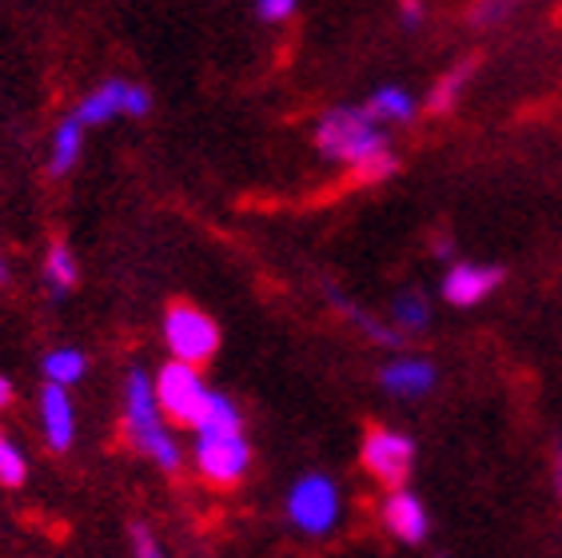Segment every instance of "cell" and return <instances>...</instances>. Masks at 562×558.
<instances>
[{
    "label": "cell",
    "mask_w": 562,
    "mask_h": 558,
    "mask_svg": "<svg viewBox=\"0 0 562 558\" xmlns=\"http://www.w3.org/2000/svg\"><path fill=\"white\" fill-rule=\"evenodd\" d=\"M156 399H160L164 415L172 423H184L192 431L204 427H244V415L224 391H212L207 379L200 376V367L184 364V359H168L156 371Z\"/></svg>",
    "instance_id": "obj_1"
},
{
    "label": "cell",
    "mask_w": 562,
    "mask_h": 558,
    "mask_svg": "<svg viewBox=\"0 0 562 558\" xmlns=\"http://www.w3.org/2000/svg\"><path fill=\"white\" fill-rule=\"evenodd\" d=\"M120 415H124V435L144 459H151L168 475L184 467V451H180L176 435L168 431V415H164L160 399H156V383L140 367H132L124 376V411Z\"/></svg>",
    "instance_id": "obj_2"
},
{
    "label": "cell",
    "mask_w": 562,
    "mask_h": 558,
    "mask_svg": "<svg viewBox=\"0 0 562 558\" xmlns=\"http://www.w3.org/2000/svg\"><path fill=\"white\" fill-rule=\"evenodd\" d=\"M315 148L324 152L327 160L356 168L379 152H387V136L368 108H331L315 124Z\"/></svg>",
    "instance_id": "obj_3"
},
{
    "label": "cell",
    "mask_w": 562,
    "mask_h": 558,
    "mask_svg": "<svg viewBox=\"0 0 562 558\" xmlns=\"http://www.w3.org/2000/svg\"><path fill=\"white\" fill-rule=\"evenodd\" d=\"M195 471L212 487H236L251 471V447L244 439V427H204L195 431L192 447Z\"/></svg>",
    "instance_id": "obj_4"
},
{
    "label": "cell",
    "mask_w": 562,
    "mask_h": 558,
    "mask_svg": "<svg viewBox=\"0 0 562 558\" xmlns=\"http://www.w3.org/2000/svg\"><path fill=\"white\" fill-rule=\"evenodd\" d=\"M288 523L295 531H303L307 538H324L339 526L344 515V503H339V487L327 479V475H303L295 479V487L288 491Z\"/></svg>",
    "instance_id": "obj_5"
},
{
    "label": "cell",
    "mask_w": 562,
    "mask_h": 558,
    "mask_svg": "<svg viewBox=\"0 0 562 558\" xmlns=\"http://www.w3.org/2000/svg\"><path fill=\"white\" fill-rule=\"evenodd\" d=\"M164 344L172 351V359L204 367L212 355L220 351V327L207 312H200L195 303H172L164 312Z\"/></svg>",
    "instance_id": "obj_6"
},
{
    "label": "cell",
    "mask_w": 562,
    "mask_h": 558,
    "mask_svg": "<svg viewBox=\"0 0 562 558\" xmlns=\"http://www.w3.org/2000/svg\"><path fill=\"white\" fill-rule=\"evenodd\" d=\"M363 471L375 479L379 487H403L412 479L415 467V443L395 427H371L359 447Z\"/></svg>",
    "instance_id": "obj_7"
},
{
    "label": "cell",
    "mask_w": 562,
    "mask_h": 558,
    "mask_svg": "<svg viewBox=\"0 0 562 558\" xmlns=\"http://www.w3.org/2000/svg\"><path fill=\"white\" fill-rule=\"evenodd\" d=\"M151 97L144 85H132V80H104L100 88H92L80 104H76V116L85 120V129H97V124H109L116 116H148Z\"/></svg>",
    "instance_id": "obj_8"
},
{
    "label": "cell",
    "mask_w": 562,
    "mask_h": 558,
    "mask_svg": "<svg viewBox=\"0 0 562 558\" xmlns=\"http://www.w3.org/2000/svg\"><path fill=\"white\" fill-rule=\"evenodd\" d=\"M379 518H383V526H387L400 543H407V547H419V543H427V535H431V515H427L423 499L412 491H403V487H391L383 506H379Z\"/></svg>",
    "instance_id": "obj_9"
},
{
    "label": "cell",
    "mask_w": 562,
    "mask_h": 558,
    "mask_svg": "<svg viewBox=\"0 0 562 558\" xmlns=\"http://www.w3.org/2000/svg\"><path fill=\"white\" fill-rule=\"evenodd\" d=\"M498 283H503V268L459 259L443 276V300L451 303V308H475V303H483L487 295H495Z\"/></svg>",
    "instance_id": "obj_10"
},
{
    "label": "cell",
    "mask_w": 562,
    "mask_h": 558,
    "mask_svg": "<svg viewBox=\"0 0 562 558\" xmlns=\"http://www.w3.org/2000/svg\"><path fill=\"white\" fill-rule=\"evenodd\" d=\"M379 383H383L387 395L419 399V395H427V391H435L439 371H435V364L423 359V355H400V359H391V364L379 371Z\"/></svg>",
    "instance_id": "obj_11"
},
{
    "label": "cell",
    "mask_w": 562,
    "mask_h": 558,
    "mask_svg": "<svg viewBox=\"0 0 562 558\" xmlns=\"http://www.w3.org/2000/svg\"><path fill=\"white\" fill-rule=\"evenodd\" d=\"M41 423H44V443H48L56 455H65L76 443V408H72V399H68V387L44 383Z\"/></svg>",
    "instance_id": "obj_12"
},
{
    "label": "cell",
    "mask_w": 562,
    "mask_h": 558,
    "mask_svg": "<svg viewBox=\"0 0 562 558\" xmlns=\"http://www.w3.org/2000/svg\"><path fill=\"white\" fill-rule=\"evenodd\" d=\"M80 152H85V120L68 116L56 124L53 132V148H48V172L53 176H65L76 168V160H80Z\"/></svg>",
    "instance_id": "obj_13"
},
{
    "label": "cell",
    "mask_w": 562,
    "mask_h": 558,
    "mask_svg": "<svg viewBox=\"0 0 562 558\" xmlns=\"http://www.w3.org/2000/svg\"><path fill=\"white\" fill-rule=\"evenodd\" d=\"M363 108H368L379 124H407V120H415V112H419V100L400 85H379Z\"/></svg>",
    "instance_id": "obj_14"
},
{
    "label": "cell",
    "mask_w": 562,
    "mask_h": 558,
    "mask_svg": "<svg viewBox=\"0 0 562 558\" xmlns=\"http://www.w3.org/2000/svg\"><path fill=\"white\" fill-rule=\"evenodd\" d=\"M471 72H475V60H459L451 72L439 76L431 88V97H427V108H431V112H451V108L463 100L467 85H471Z\"/></svg>",
    "instance_id": "obj_15"
},
{
    "label": "cell",
    "mask_w": 562,
    "mask_h": 558,
    "mask_svg": "<svg viewBox=\"0 0 562 558\" xmlns=\"http://www.w3.org/2000/svg\"><path fill=\"white\" fill-rule=\"evenodd\" d=\"M85 371H88V359H85V351H76V347H56V351L44 355V379H48V383L76 387L85 379Z\"/></svg>",
    "instance_id": "obj_16"
},
{
    "label": "cell",
    "mask_w": 562,
    "mask_h": 558,
    "mask_svg": "<svg viewBox=\"0 0 562 558\" xmlns=\"http://www.w3.org/2000/svg\"><path fill=\"white\" fill-rule=\"evenodd\" d=\"M44 279H48V288H53L56 295H65V291H72V288H76V279H80V268H76L72 247L60 244V239H56V244L48 247V256H44Z\"/></svg>",
    "instance_id": "obj_17"
},
{
    "label": "cell",
    "mask_w": 562,
    "mask_h": 558,
    "mask_svg": "<svg viewBox=\"0 0 562 558\" xmlns=\"http://www.w3.org/2000/svg\"><path fill=\"white\" fill-rule=\"evenodd\" d=\"M391 320H395L400 332H423L431 323V308H427L419 291H403L400 300L391 303Z\"/></svg>",
    "instance_id": "obj_18"
},
{
    "label": "cell",
    "mask_w": 562,
    "mask_h": 558,
    "mask_svg": "<svg viewBox=\"0 0 562 558\" xmlns=\"http://www.w3.org/2000/svg\"><path fill=\"white\" fill-rule=\"evenodd\" d=\"M331 303H336L339 312H344V320L359 323V332H368L371 339H375V344H383V347H400V344H403V335H400V332H387V327H379V323L371 320V315L363 312V308H356L351 300H344V295H339L336 288H331Z\"/></svg>",
    "instance_id": "obj_19"
},
{
    "label": "cell",
    "mask_w": 562,
    "mask_h": 558,
    "mask_svg": "<svg viewBox=\"0 0 562 558\" xmlns=\"http://www.w3.org/2000/svg\"><path fill=\"white\" fill-rule=\"evenodd\" d=\"M24 479H29V459H24L21 447L0 431V487H24Z\"/></svg>",
    "instance_id": "obj_20"
},
{
    "label": "cell",
    "mask_w": 562,
    "mask_h": 558,
    "mask_svg": "<svg viewBox=\"0 0 562 558\" xmlns=\"http://www.w3.org/2000/svg\"><path fill=\"white\" fill-rule=\"evenodd\" d=\"M519 0H471V24L475 29H495L515 12Z\"/></svg>",
    "instance_id": "obj_21"
},
{
    "label": "cell",
    "mask_w": 562,
    "mask_h": 558,
    "mask_svg": "<svg viewBox=\"0 0 562 558\" xmlns=\"http://www.w3.org/2000/svg\"><path fill=\"white\" fill-rule=\"evenodd\" d=\"M395 168H400V160H395L387 148V152H379V156H371V160L356 164L351 176H356L359 183H379V180H387V176H395Z\"/></svg>",
    "instance_id": "obj_22"
},
{
    "label": "cell",
    "mask_w": 562,
    "mask_h": 558,
    "mask_svg": "<svg viewBox=\"0 0 562 558\" xmlns=\"http://www.w3.org/2000/svg\"><path fill=\"white\" fill-rule=\"evenodd\" d=\"M295 9H300V0H256V16H260L263 24L292 21Z\"/></svg>",
    "instance_id": "obj_23"
},
{
    "label": "cell",
    "mask_w": 562,
    "mask_h": 558,
    "mask_svg": "<svg viewBox=\"0 0 562 558\" xmlns=\"http://www.w3.org/2000/svg\"><path fill=\"white\" fill-rule=\"evenodd\" d=\"M128 543H132V555L136 558H160V543H156V535H151L144 523L128 526Z\"/></svg>",
    "instance_id": "obj_24"
},
{
    "label": "cell",
    "mask_w": 562,
    "mask_h": 558,
    "mask_svg": "<svg viewBox=\"0 0 562 558\" xmlns=\"http://www.w3.org/2000/svg\"><path fill=\"white\" fill-rule=\"evenodd\" d=\"M423 16H427V4H423V0H400V21H403V29H419Z\"/></svg>",
    "instance_id": "obj_25"
},
{
    "label": "cell",
    "mask_w": 562,
    "mask_h": 558,
    "mask_svg": "<svg viewBox=\"0 0 562 558\" xmlns=\"http://www.w3.org/2000/svg\"><path fill=\"white\" fill-rule=\"evenodd\" d=\"M12 399H16V387H12L9 376H0V411L12 408Z\"/></svg>",
    "instance_id": "obj_26"
},
{
    "label": "cell",
    "mask_w": 562,
    "mask_h": 558,
    "mask_svg": "<svg viewBox=\"0 0 562 558\" xmlns=\"http://www.w3.org/2000/svg\"><path fill=\"white\" fill-rule=\"evenodd\" d=\"M9 283V268H4V259H0V288Z\"/></svg>",
    "instance_id": "obj_27"
}]
</instances>
